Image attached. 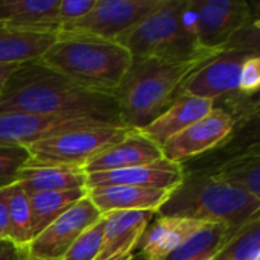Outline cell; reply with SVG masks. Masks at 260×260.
Masks as SVG:
<instances>
[{"label":"cell","mask_w":260,"mask_h":260,"mask_svg":"<svg viewBox=\"0 0 260 260\" xmlns=\"http://www.w3.org/2000/svg\"><path fill=\"white\" fill-rule=\"evenodd\" d=\"M30 113L123 125L114 94L87 90L40 59L21 64L0 94V113Z\"/></svg>","instance_id":"cell-1"},{"label":"cell","mask_w":260,"mask_h":260,"mask_svg":"<svg viewBox=\"0 0 260 260\" xmlns=\"http://www.w3.org/2000/svg\"><path fill=\"white\" fill-rule=\"evenodd\" d=\"M210 59L133 58L126 75L114 91L123 125L137 131L149 125L180 96L186 79Z\"/></svg>","instance_id":"cell-2"},{"label":"cell","mask_w":260,"mask_h":260,"mask_svg":"<svg viewBox=\"0 0 260 260\" xmlns=\"http://www.w3.org/2000/svg\"><path fill=\"white\" fill-rule=\"evenodd\" d=\"M40 61L87 90L114 94L133 56L113 40L56 32L55 43Z\"/></svg>","instance_id":"cell-3"},{"label":"cell","mask_w":260,"mask_h":260,"mask_svg":"<svg viewBox=\"0 0 260 260\" xmlns=\"http://www.w3.org/2000/svg\"><path fill=\"white\" fill-rule=\"evenodd\" d=\"M259 198L219 180L213 174H206L184 177L157 215L222 224L233 232H239L259 219Z\"/></svg>","instance_id":"cell-4"},{"label":"cell","mask_w":260,"mask_h":260,"mask_svg":"<svg viewBox=\"0 0 260 260\" xmlns=\"http://www.w3.org/2000/svg\"><path fill=\"white\" fill-rule=\"evenodd\" d=\"M186 0H158L157 6L116 41L133 58L163 61L210 59L222 52L207 50L189 34L183 23Z\"/></svg>","instance_id":"cell-5"},{"label":"cell","mask_w":260,"mask_h":260,"mask_svg":"<svg viewBox=\"0 0 260 260\" xmlns=\"http://www.w3.org/2000/svg\"><path fill=\"white\" fill-rule=\"evenodd\" d=\"M133 129L125 125H94L61 133L32 143L26 165H56L82 169L87 161L128 137Z\"/></svg>","instance_id":"cell-6"},{"label":"cell","mask_w":260,"mask_h":260,"mask_svg":"<svg viewBox=\"0 0 260 260\" xmlns=\"http://www.w3.org/2000/svg\"><path fill=\"white\" fill-rule=\"evenodd\" d=\"M190 6L197 15L198 43L207 50H227L251 18L250 5L242 0H190Z\"/></svg>","instance_id":"cell-7"},{"label":"cell","mask_w":260,"mask_h":260,"mask_svg":"<svg viewBox=\"0 0 260 260\" xmlns=\"http://www.w3.org/2000/svg\"><path fill=\"white\" fill-rule=\"evenodd\" d=\"M158 0H96L82 18L62 26L58 32L81 34L116 41L149 14Z\"/></svg>","instance_id":"cell-8"},{"label":"cell","mask_w":260,"mask_h":260,"mask_svg":"<svg viewBox=\"0 0 260 260\" xmlns=\"http://www.w3.org/2000/svg\"><path fill=\"white\" fill-rule=\"evenodd\" d=\"M101 218L102 215L90 198L84 197L30 241L26 248L27 256L43 260H62L81 233Z\"/></svg>","instance_id":"cell-9"},{"label":"cell","mask_w":260,"mask_h":260,"mask_svg":"<svg viewBox=\"0 0 260 260\" xmlns=\"http://www.w3.org/2000/svg\"><path fill=\"white\" fill-rule=\"evenodd\" d=\"M257 52L227 49L197 69L183 84L180 96H195L215 101L219 96L239 91V76L244 61Z\"/></svg>","instance_id":"cell-10"},{"label":"cell","mask_w":260,"mask_h":260,"mask_svg":"<svg viewBox=\"0 0 260 260\" xmlns=\"http://www.w3.org/2000/svg\"><path fill=\"white\" fill-rule=\"evenodd\" d=\"M108 125L91 119H69L30 113H0V146H29L78 128Z\"/></svg>","instance_id":"cell-11"},{"label":"cell","mask_w":260,"mask_h":260,"mask_svg":"<svg viewBox=\"0 0 260 260\" xmlns=\"http://www.w3.org/2000/svg\"><path fill=\"white\" fill-rule=\"evenodd\" d=\"M235 123L236 120L230 113L215 107L207 116L171 137L161 146L163 158L181 163L186 158L203 154L222 143L232 134Z\"/></svg>","instance_id":"cell-12"},{"label":"cell","mask_w":260,"mask_h":260,"mask_svg":"<svg viewBox=\"0 0 260 260\" xmlns=\"http://www.w3.org/2000/svg\"><path fill=\"white\" fill-rule=\"evenodd\" d=\"M184 177L186 174L181 163L160 158L148 165L90 174L87 175V189L101 186H134L172 192L183 183Z\"/></svg>","instance_id":"cell-13"},{"label":"cell","mask_w":260,"mask_h":260,"mask_svg":"<svg viewBox=\"0 0 260 260\" xmlns=\"http://www.w3.org/2000/svg\"><path fill=\"white\" fill-rule=\"evenodd\" d=\"M154 216V212H111L104 215L105 232L96 260L131 259Z\"/></svg>","instance_id":"cell-14"},{"label":"cell","mask_w":260,"mask_h":260,"mask_svg":"<svg viewBox=\"0 0 260 260\" xmlns=\"http://www.w3.org/2000/svg\"><path fill=\"white\" fill-rule=\"evenodd\" d=\"M163 158L161 148L155 145L152 140L140 134L139 131L131 133L123 140L102 151L90 161H87L82 168L85 175L119 171L125 168H133L139 165L154 163Z\"/></svg>","instance_id":"cell-15"},{"label":"cell","mask_w":260,"mask_h":260,"mask_svg":"<svg viewBox=\"0 0 260 260\" xmlns=\"http://www.w3.org/2000/svg\"><path fill=\"white\" fill-rule=\"evenodd\" d=\"M206 225V222L195 219L157 215L145 229L137 250L146 260H165L189 236Z\"/></svg>","instance_id":"cell-16"},{"label":"cell","mask_w":260,"mask_h":260,"mask_svg":"<svg viewBox=\"0 0 260 260\" xmlns=\"http://www.w3.org/2000/svg\"><path fill=\"white\" fill-rule=\"evenodd\" d=\"M213 108L215 101L183 94L178 96L149 125L139 129V133L161 148L171 137L181 133L192 123L203 119L204 116H207Z\"/></svg>","instance_id":"cell-17"},{"label":"cell","mask_w":260,"mask_h":260,"mask_svg":"<svg viewBox=\"0 0 260 260\" xmlns=\"http://www.w3.org/2000/svg\"><path fill=\"white\" fill-rule=\"evenodd\" d=\"M171 192L134 186H101L87 189V197L104 216L111 212H154L166 203Z\"/></svg>","instance_id":"cell-18"},{"label":"cell","mask_w":260,"mask_h":260,"mask_svg":"<svg viewBox=\"0 0 260 260\" xmlns=\"http://www.w3.org/2000/svg\"><path fill=\"white\" fill-rule=\"evenodd\" d=\"M58 3L59 0H0V26L58 32Z\"/></svg>","instance_id":"cell-19"},{"label":"cell","mask_w":260,"mask_h":260,"mask_svg":"<svg viewBox=\"0 0 260 260\" xmlns=\"http://www.w3.org/2000/svg\"><path fill=\"white\" fill-rule=\"evenodd\" d=\"M26 195L40 192H62L87 189V175L82 169L56 165H24L15 178Z\"/></svg>","instance_id":"cell-20"},{"label":"cell","mask_w":260,"mask_h":260,"mask_svg":"<svg viewBox=\"0 0 260 260\" xmlns=\"http://www.w3.org/2000/svg\"><path fill=\"white\" fill-rule=\"evenodd\" d=\"M55 40L56 32L21 30L0 26V64H26L38 61Z\"/></svg>","instance_id":"cell-21"},{"label":"cell","mask_w":260,"mask_h":260,"mask_svg":"<svg viewBox=\"0 0 260 260\" xmlns=\"http://www.w3.org/2000/svg\"><path fill=\"white\" fill-rule=\"evenodd\" d=\"M241 232V230H239ZM238 232L222 224H207L189 236L165 260H201L219 254Z\"/></svg>","instance_id":"cell-22"},{"label":"cell","mask_w":260,"mask_h":260,"mask_svg":"<svg viewBox=\"0 0 260 260\" xmlns=\"http://www.w3.org/2000/svg\"><path fill=\"white\" fill-rule=\"evenodd\" d=\"M87 197V189L62 190V192H40L27 195L32 215V235H40L47 225L59 218L79 200Z\"/></svg>","instance_id":"cell-23"},{"label":"cell","mask_w":260,"mask_h":260,"mask_svg":"<svg viewBox=\"0 0 260 260\" xmlns=\"http://www.w3.org/2000/svg\"><path fill=\"white\" fill-rule=\"evenodd\" d=\"M213 175L260 200V163L257 149H254L253 154L248 152L224 163L216 172H213Z\"/></svg>","instance_id":"cell-24"},{"label":"cell","mask_w":260,"mask_h":260,"mask_svg":"<svg viewBox=\"0 0 260 260\" xmlns=\"http://www.w3.org/2000/svg\"><path fill=\"white\" fill-rule=\"evenodd\" d=\"M8 219H9V233L8 239L20 248H27L32 235V215L29 198L20 184L12 183L9 187V201H8Z\"/></svg>","instance_id":"cell-25"},{"label":"cell","mask_w":260,"mask_h":260,"mask_svg":"<svg viewBox=\"0 0 260 260\" xmlns=\"http://www.w3.org/2000/svg\"><path fill=\"white\" fill-rule=\"evenodd\" d=\"M219 260H260L259 219L253 221L232 238L219 253Z\"/></svg>","instance_id":"cell-26"},{"label":"cell","mask_w":260,"mask_h":260,"mask_svg":"<svg viewBox=\"0 0 260 260\" xmlns=\"http://www.w3.org/2000/svg\"><path fill=\"white\" fill-rule=\"evenodd\" d=\"M104 232L105 219L102 216L99 221H96L93 225L81 233V236L75 241L62 260H96L102 247Z\"/></svg>","instance_id":"cell-27"},{"label":"cell","mask_w":260,"mask_h":260,"mask_svg":"<svg viewBox=\"0 0 260 260\" xmlns=\"http://www.w3.org/2000/svg\"><path fill=\"white\" fill-rule=\"evenodd\" d=\"M29 151L24 146H0V187L15 183L18 171L27 163Z\"/></svg>","instance_id":"cell-28"},{"label":"cell","mask_w":260,"mask_h":260,"mask_svg":"<svg viewBox=\"0 0 260 260\" xmlns=\"http://www.w3.org/2000/svg\"><path fill=\"white\" fill-rule=\"evenodd\" d=\"M94 2L96 0H59L56 12L59 29L87 15L94 6Z\"/></svg>","instance_id":"cell-29"},{"label":"cell","mask_w":260,"mask_h":260,"mask_svg":"<svg viewBox=\"0 0 260 260\" xmlns=\"http://www.w3.org/2000/svg\"><path fill=\"white\" fill-rule=\"evenodd\" d=\"M260 87V58L257 53L250 55L241 69L239 76V93L244 94H256Z\"/></svg>","instance_id":"cell-30"},{"label":"cell","mask_w":260,"mask_h":260,"mask_svg":"<svg viewBox=\"0 0 260 260\" xmlns=\"http://www.w3.org/2000/svg\"><path fill=\"white\" fill-rule=\"evenodd\" d=\"M9 186L0 187V241L8 239L9 219H8V201H9Z\"/></svg>","instance_id":"cell-31"},{"label":"cell","mask_w":260,"mask_h":260,"mask_svg":"<svg viewBox=\"0 0 260 260\" xmlns=\"http://www.w3.org/2000/svg\"><path fill=\"white\" fill-rule=\"evenodd\" d=\"M26 248L17 247L9 239L0 241V260H23L26 257Z\"/></svg>","instance_id":"cell-32"},{"label":"cell","mask_w":260,"mask_h":260,"mask_svg":"<svg viewBox=\"0 0 260 260\" xmlns=\"http://www.w3.org/2000/svg\"><path fill=\"white\" fill-rule=\"evenodd\" d=\"M21 64H0V94L9 81V78L14 75V72L20 67Z\"/></svg>","instance_id":"cell-33"},{"label":"cell","mask_w":260,"mask_h":260,"mask_svg":"<svg viewBox=\"0 0 260 260\" xmlns=\"http://www.w3.org/2000/svg\"><path fill=\"white\" fill-rule=\"evenodd\" d=\"M129 260H146V257H145L140 251H136V253L131 256V259Z\"/></svg>","instance_id":"cell-34"},{"label":"cell","mask_w":260,"mask_h":260,"mask_svg":"<svg viewBox=\"0 0 260 260\" xmlns=\"http://www.w3.org/2000/svg\"><path fill=\"white\" fill-rule=\"evenodd\" d=\"M201 260H219V254H216V256H210V257H206V259H201Z\"/></svg>","instance_id":"cell-35"},{"label":"cell","mask_w":260,"mask_h":260,"mask_svg":"<svg viewBox=\"0 0 260 260\" xmlns=\"http://www.w3.org/2000/svg\"><path fill=\"white\" fill-rule=\"evenodd\" d=\"M23 260H43V259H35V257H29V256L26 254V257H24Z\"/></svg>","instance_id":"cell-36"}]
</instances>
